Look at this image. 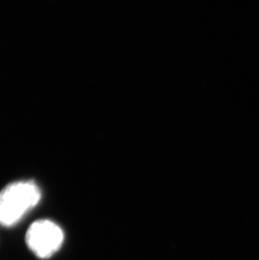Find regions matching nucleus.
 Wrapping results in <instances>:
<instances>
[{
  "label": "nucleus",
  "mask_w": 259,
  "mask_h": 260,
  "mask_svg": "<svg viewBox=\"0 0 259 260\" xmlns=\"http://www.w3.org/2000/svg\"><path fill=\"white\" fill-rule=\"evenodd\" d=\"M42 199L39 186L31 180L14 182L0 192V225L17 224Z\"/></svg>",
  "instance_id": "1"
},
{
  "label": "nucleus",
  "mask_w": 259,
  "mask_h": 260,
  "mask_svg": "<svg viewBox=\"0 0 259 260\" xmlns=\"http://www.w3.org/2000/svg\"><path fill=\"white\" fill-rule=\"evenodd\" d=\"M63 241V231L57 224L50 220L35 221L25 234L28 248L42 259L52 257L61 248Z\"/></svg>",
  "instance_id": "2"
}]
</instances>
